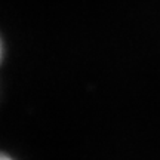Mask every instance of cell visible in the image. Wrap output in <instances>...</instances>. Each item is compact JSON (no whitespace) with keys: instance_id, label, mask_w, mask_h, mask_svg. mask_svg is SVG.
<instances>
[{"instance_id":"6da1fadb","label":"cell","mask_w":160,"mask_h":160,"mask_svg":"<svg viewBox=\"0 0 160 160\" xmlns=\"http://www.w3.org/2000/svg\"><path fill=\"white\" fill-rule=\"evenodd\" d=\"M0 160H13V159L9 157L8 154H5V153H0Z\"/></svg>"},{"instance_id":"7a4b0ae2","label":"cell","mask_w":160,"mask_h":160,"mask_svg":"<svg viewBox=\"0 0 160 160\" xmlns=\"http://www.w3.org/2000/svg\"><path fill=\"white\" fill-rule=\"evenodd\" d=\"M0 57H2V45H0Z\"/></svg>"}]
</instances>
